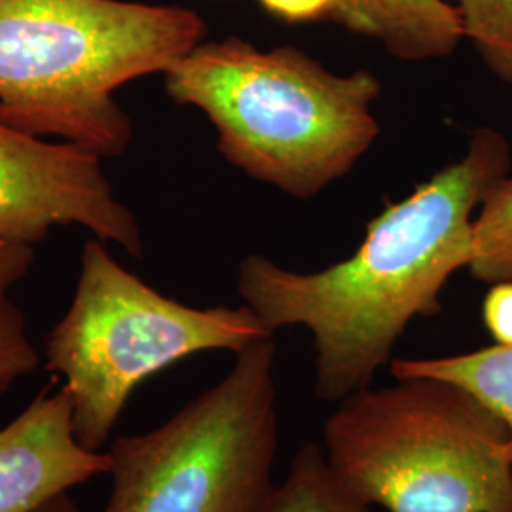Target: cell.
<instances>
[{
    "label": "cell",
    "instance_id": "52a82bcc",
    "mask_svg": "<svg viewBox=\"0 0 512 512\" xmlns=\"http://www.w3.org/2000/svg\"><path fill=\"white\" fill-rule=\"evenodd\" d=\"M69 224L143 256L139 222L116 198L103 158L0 118V239L35 247L52 228Z\"/></svg>",
    "mask_w": 512,
    "mask_h": 512
},
{
    "label": "cell",
    "instance_id": "2e32d148",
    "mask_svg": "<svg viewBox=\"0 0 512 512\" xmlns=\"http://www.w3.org/2000/svg\"><path fill=\"white\" fill-rule=\"evenodd\" d=\"M272 16L291 23L327 19L336 0H258Z\"/></svg>",
    "mask_w": 512,
    "mask_h": 512
},
{
    "label": "cell",
    "instance_id": "ba28073f",
    "mask_svg": "<svg viewBox=\"0 0 512 512\" xmlns=\"http://www.w3.org/2000/svg\"><path fill=\"white\" fill-rule=\"evenodd\" d=\"M42 391L18 418L0 427V512H38L59 495L109 475V452L78 444L73 431V403L59 387Z\"/></svg>",
    "mask_w": 512,
    "mask_h": 512
},
{
    "label": "cell",
    "instance_id": "4fadbf2b",
    "mask_svg": "<svg viewBox=\"0 0 512 512\" xmlns=\"http://www.w3.org/2000/svg\"><path fill=\"white\" fill-rule=\"evenodd\" d=\"M469 274L494 285L512 281V177L492 186L476 211Z\"/></svg>",
    "mask_w": 512,
    "mask_h": 512
},
{
    "label": "cell",
    "instance_id": "5b68a950",
    "mask_svg": "<svg viewBox=\"0 0 512 512\" xmlns=\"http://www.w3.org/2000/svg\"><path fill=\"white\" fill-rule=\"evenodd\" d=\"M274 338L253 310L192 308L122 268L103 239L84 243L73 302L46 336L44 365L65 378L74 439L101 452L131 393L190 355Z\"/></svg>",
    "mask_w": 512,
    "mask_h": 512
},
{
    "label": "cell",
    "instance_id": "e0dca14e",
    "mask_svg": "<svg viewBox=\"0 0 512 512\" xmlns=\"http://www.w3.org/2000/svg\"><path fill=\"white\" fill-rule=\"evenodd\" d=\"M38 512H82L78 505L67 494L59 495L52 499L48 505H44Z\"/></svg>",
    "mask_w": 512,
    "mask_h": 512
},
{
    "label": "cell",
    "instance_id": "7a4b0ae2",
    "mask_svg": "<svg viewBox=\"0 0 512 512\" xmlns=\"http://www.w3.org/2000/svg\"><path fill=\"white\" fill-rule=\"evenodd\" d=\"M205 35L202 16L184 6L0 0V118L118 158L133 141V122L114 93L167 73Z\"/></svg>",
    "mask_w": 512,
    "mask_h": 512
},
{
    "label": "cell",
    "instance_id": "9c48e42d",
    "mask_svg": "<svg viewBox=\"0 0 512 512\" xmlns=\"http://www.w3.org/2000/svg\"><path fill=\"white\" fill-rule=\"evenodd\" d=\"M327 19L380 42L403 61L450 57L465 38L448 0H336Z\"/></svg>",
    "mask_w": 512,
    "mask_h": 512
},
{
    "label": "cell",
    "instance_id": "7c38bea8",
    "mask_svg": "<svg viewBox=\"0 0 512 512\" xmlns=\"http://www.w3.org/2000/svg\"><path fill=\"white\" fill-rule=\"evenodd\" d=\"M270 512H370L336 478L317 444L302 446L277 484Z\"/></svg>",
    "mask_w": 512,
    "mask_h": 512
},
{
    "label": "cell",
    "instance_id": "8992f818",
    "mask_svg": "<svg viewBox=\"0 0 512 512\" xmlns=\"http://www.w3.org/2000/svg\"><path fill=\"white\" fill-rule=\"evenodd\" d=\"M274 338L236 353L219 384L156 429L110 446L103 512H270L279 403Z\"/></svg>",
    "mask_w": 512,
    "mask_h": 512
},
{
    "label": "cell",
    "instance_id": "9a60e30c",
    "mask_svg": "<svg viewBox=\"0 0 512 512\" xmlns=\"http://www.w3.org/2000/svg\"><path fill=\"white\" fill-rule=\"evenodd\" d=\"M482 319L497 346L512 348V281L490 287L482 304Z\"/></svg>",
    "mask_w": 512,
    "mask_h": 512
},
{
    "label": "cell",
    "instance_id": "277c9868",
    "mask_svg": "<svg viewBox=\"0 0 512 512\" xmlns=\"http://www.w3.org/2000/svg\"><path fill=\"white\" fill-rule=\"evenodd\" d=\"M507 442L495 414L437 378L365 387L323 425L332 473L387 512H512Z\"/></svg>",
    "mask_w": 512,
    "mask_h": 512
},
{
    "label": "cell",
    "instance_id": "30bf717a",
    "mask_svg": "<svg viewBox=\"0 0 512 512\" xmlns=\"http://www.w3.org/2000/svg\"><path fill=\"white\" fill-rule=\"evenodd\" d=\"M389 368L395 380L437 378L471 393L507 427L512 463V348L495 344L461 355L393 359Z\"/></svg>",
    "mask_w": 512,
    "mask_h": 512
},
{
    "label": "cell",
    "instance_id": "8fae6325",
    "mask_svg": "<svg viewBox=\"0 0 512 512\" xmlns=\"http://www.w3.org/2000/svg\"><path fill=\"white\" fill-rule=\"evenodd\" d=\"M33 264V245L0 239V397L40 365L25 313L12 298V289L29 275Z\"/></svg>",
    "mask_w": 512,
    "mask_h": 512
},
{
    "label": "cell",
    "instance_id": "6da1fadb",
    "mask_svg": "<svg viewBox=\"0 0 512 512\" xmlns=\"http://www.w3.org/2000/svg\"><path fill=\"white\" fill-rule=\"evenodd\" d=\"M509 171L507 139L476 129L463 158L366 224L348 260L300 274L245 256L239 296L270 332L310 330L315 395L336 404L372 385L416 317L440 313L448 279L471 264L476 211Z\"/></svg>",
    "mask_w": 512,
    "mask_h": 512
},
{
    "label": "cell",
    "instance_id": "5bb4252c",
    "mask_svg": "<svg viewBox=\"0 0 512 512\" xmlns=\"http://www.w3.org/2000/svg\"><path fill=\"white\" fill-rule=\"evenodd\" d=\"M490 73L512 86V0H448Z\"/></svg>",
    "mask_w": 512,
    "mask_h": 512
},
{
    "label": "cell",
    "instance_id": "3957f363",
    "mask_svg": "<svg viewBox=\"0 0 512 512\" xmlns=\"http://www.w3.org/2000/svg\"><path fill=\"white\" fill-rule=\"evenodd\" d=\"M165 93L202 110L230 164L298 200L348 175L380 135L382 82L332 73L294 46L203 40L165 73Z\"/></svg>",
    "mask_w": 512,
    "mask_h": 512
}]
</instances>
